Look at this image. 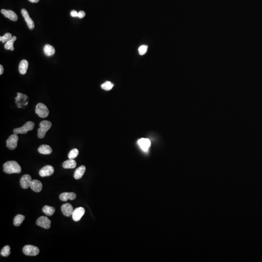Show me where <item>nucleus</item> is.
Instances as JSON below:
<instances>
[{"label":"nucleus","instance_id":"nucleus-1","mask_svg":"<svg viewBox=\"0 0 262 262\" xmlns=\"http://www.w3.org/2000/svg\"><path fill=\"white\" fill-rule=\"evenodd\" d=\"M3 170L7 174L19 173L22 171V169L17 162L10 161L4 164Z\"/></svg>","mask_w":262,"mask_h":262},{"label":"nucleus","instance_id":"nucleus-2","mask_svg":"<svg viewBox=\"0 0 262 262\" xmlns=\"http://www.w3.org/2000/svg\"><path fill=\"white\" fill-rule=\"evenodd\" d=\"M40 128L38 129V136L40 138H43L48 131L52 127V123L48 121H43L40 123Z\"/></svg>","mask_w":262,"mask_h":262},{"label":"nucleus","instance_id":"nucleus-3","mask_svg":"<svg viewBox=\"0 0 262 262\" xmlns=\"http://www.w3.org/2000/svg\"><path fill=\"white\" fill-rule=\"evenodd\" d=\"M35 123L32 121H28L24 125L19 128H16L13 130L15 134H25L29 131H32L34 129Z\"/></svg>","mask_w":262,"mask_h":262},{"label":"nucleus","instance_id":"nucleus-4","mask_svg":"<svg viewBox=\"0 0 262 262\" xmlns=\"http://www.w3.org/2000/svg\"><path fill=\"white\" fill-rule=\"evenodd\" d=\"M36 114L41 118L47 117L49 114V111L47 107L42 103H38L36 106Z\"/></svg>","mask_w":262,"mask_h":262},{"label":"nucleus","instance_id":"nucleus-5","mask_svg":"<svg viewBox=\"0 0 262 262\" xmlns=\"http://www.w3.org/2000/svg\"><path fill=\"white\" fill-rule=\"evenodd\" d=\"M23 252L27 256H36L40 253V250L37 246L28 245L23 247Z\"/></svg>","mask_w":262,"mask_h":262},{"label":"nucleus","instance_id":"nucleus-6","mask_svg":"<svg viewBox=\"0 0 262 262\" xmlns=\"http://www.w3.org/2000/svg\"><path fill=\"white\" fill-rule=\"evenodd\" d=\"M19 137L17 134L10 135L6 141V146L10 150H13L17 148Z\"/></svg>","mask_w":262,"mask_h":262},{"label":"nucleus","instance_id":"nucleus-7","mask_svg":"<svg viewBox=\"0 0 262 262\" xmlns=\"http://www.w3.org/2000/svg\"><path fill=\"white\" fill-rule=\"evenodd\" d=\"M28 99V97L26 95L18 92L17 93V96L15 98L16 103L18 107L20 108L23 107V105L25 106L27 105L28 102L27 101V100Z\"/></svg>","mask_w":262,"mask_h":262},{"label":"nucleus","instance_id":"nucleus-8","mask_svg":"<svg viewBox=\"0 0 262 262\" xmlns=\"http://www.w3.org/2000/svg\"><path fill=\"white\" fill-rule=\"evenodd\" d=\"M51 221L47 217L42 216L37 220V224L41 227L48 229L51 227Z\"/></svg>","mask_w":262,"mask_h":262},{"label":"nucleus","instance_id":"nucleus-9","mask_svg":"<svg viewBox=\"0 0 262 262\" xmlns=\"http://www.w3.org/2000/svg\"><path fill=\"white\" fill-rule=\"evenodd\" d=\"M85 213V210L83 207H80L77 208L73 211L72 215V219L74 222H78L81 219Z\"/></svg>","mask_w":262,"mask_h":262},{"label":"nucleus","instance_id":"nucleus-10","mask_svg":"<svg viewBox=\"0 0 262 262\" xmlns=\"http://www.w3.org/2000/svg\"><path fill=\"white\" fill-rule=\"evenodd\" d=\"M22 14L23 17H24L25 22H26L28 27L30 30H33L35 28V24H34L33 20L30 18L28 12L25 9H23L22 10Z\"/></svg>","mask_w":262,"mask_h":262},{"label":"nucleus","instance_id":"nucleus-11","mask_svg":"<svg viewBox=\"0 0 262 262\" xmlns=\"http://www.w3.org/2000/svg\"><path fill=\"white\" fill-rule=\"evenodd\" d=\"M32 180L30 175L28 174L24 175L20 179V186L23 189H27L30 187Z\"/></svg>","mask_w":262,"mask_h":262},{"label":"nucleus","instance_id":"nucleus-12","mask_svg":"<svg viewBox=\"0 0 262 262\" xmlns=\"http://www.w3.org/2000/svg\"><path fill=\"white\" fill-rule=\"evenodd\" d=\"M54 173V169L53 166L50 165L46 166L40 170V176L41 177H46L52 175Z\"/></svg>","mask_w":262,"mask_h":262},{"label":"nucleus","instance_id":"nucleus-13","mask_svg":"<svg viewBox=\"0 0 262 262\" xmlns=\"http://www.w3.org/2000/svg\"><path fill=\"white\" fill-rule=\"evenodd\" d=\"M61 211L64 215L66 217H71L72 215L74 210L71 204L66 203L63 204L62 206H61Z\"/></svg>","mask_w":262,"mask_h":262},{"label":"nucleus","instance_id":"nucleus-14","mask_svg":"<svg viewBox=\"0 0 262 262\" xmlns=\"http://www.w3.org/2000/svg\"><path fill=\"white\" fill-rule=\"evenodd\" d=\"M2 14L4 15L5 17L8 18L14 22H16L18 19V16L14 11L10 10L2 9Z\"/></svg>","mask_w":262,"mask_h":262},{"label":"nucleus","instance_id":"nucleus-15","mask_svg":"<svg viewBox=\"0 0 262 262\" xmlns=\"http://www.w3.org/2000/svg\"><path fill=\"white\" fill-rule=\"evenodd\" d=\"M138 144L143 151L147 152L151 146V143L150 140L148 138H143L138 141Z\"/></svg>","mask_w":262,"mask_h":262},{"label":"nucleus","instance_id":"nucleus-16","mask_svg":"<svg viewBox=\"0 0 262 262\" xmlns=\"http://www.w3.org/2000/svg\"><path fill=\"white\" fill-rule=\"evenodd\" d=\"M30 187L32 190L36 192H40L42 190V184L37 180H33L30 183Z\"/></svg>","mask_w":262,"mask_h":262},{"label":"nucleus","instance_id":"nucleus-17","mask_svg":"<svg viewBox=\"0 0 262 262\" xmlns=\"http://www.w3.org/2000/svg\"><path fill=\"white\" fill-rule=\"evenodd\" d=\"M76 197L75 193L73 192H64L61 193L59 196L60 200L63 201H67L68 200H74Z\"/></svg>","mask_w":262,"mask_h":262},{"label":"nucleus","instance_id":"nucleus-18","mask_svg":"<svg viewBox=\"0 0 262 262\" xmlns=\"http://www.w3.org/2000/svg\"><path fill=\"white\" fill-rule=\"evenodd\" d=\"M28 62L26 60H22L20 61L19 63V73L21 74H25L26 73L27 71L28 68Z\"/></svg>","mask_w":262,"mask_h":262},{"label":"nucleus","instance_id":"nucleus-19","mask_svg":"<svg viewBox=\"0 0 262 262\" xmlns=\"http://www.w3.org/2000/svg\"><path fill=\"white\" fill-rule=\"evenodd\" d=\"M86 167L84 166H81L78 169H77L74 173V178L76 180L80 179L83 177L84 173H85Z\"/></svg>","mask_w":262,"mask_h":262},{"label":"nucleus","instance_id":"nucleus-20","mask_svg":"<svg viewBox=\"0 0 262 262\" xmlns=\"http://www.w3.org/2000/svg\"><path fill=\"white\" fill-rule=\"evenodd\" d=\"M38 151L41 154L50 155L52 153V149L49 145H42L38 148Z\"/></svg>","mask_w":262,"mask_h":262},{"label":"nucleus","instance_id":"nucleus-21","mask_svg":"<svg viewBox=\"0 0 262 262\" xmlns=\"http://www.w3.org/2000/svg\"><path fill=\"white\" fill-rule=\"evenodd\" d=\"M44 53L46 55L48 56H52L55 53V49L53 46L50 44H46L44 47Z\"/></svg>","mask_w":262,"mask_h":262},{"label":"nucleus","instance_id":"nucleus-22","mask_svg":"<svg viewBox=\"0 0 262 262\" xmlns=\"http://www.w3.org/2000/svg\"><path fill=\"white\" fill-rule=\"evenodd\" d=\"M76 166V162L73 159H70L66 161L63 164V167L64 169H74Z\"/></svg>","mask_w":262,"mask_h":262},{"label":"nucleus","instance_id":"nucleus-23","mask_svg":"<svg viewBox=\"0 0 262 262\" xmlns=\"http://www.w3.org/2000/svg\"><path fill=\"white\" fill-rule=\"evenodd\" d=\"M17 40V37L16 36H14L12 37L11 40H10L8 42L5 43V49L7 50H11L12 51L14 50V43L15 41Z\"/></svg>","mask_w":262,"mask_h":262},{"label":"nucleus","instance_id":"nucleus-24","mask_svg":"<svg viewBox=\"0 0 262 262\" xmlns=\"http://www.w3.org/2000/svg\"><path fill=\"white\" fill-rule=\"evenodd\" d=\"M55 208L54 207L48 206V205H45V206H44L43 209H42V211H43V213H44L45 214L49 215V216L53 215L54 213L55 212Z\"/></svg>","mask_w":262,"mask_h":262},{"label":"nucleus","instance_id":"nucleus-25","mask_svg":"<svg viewBox=\"0 0 262 262\" xmlns=\"http://www.w3.org/2000/svg\"><path fill=\"white\" fill-rule=\"evenodd\" d=\"M25 219V217L24 215H16V217H15L14 219V224L16 226H19L23 221Z\"/></svg>","mask_w":262,"mask_h":262},{"label":"nucleus","instance_id":"nucleus-26","mask_svg":"<svg viewBox=\"0 0 262 262\" xmlns=\"http://www.w3.org/2000/svg\"><path fill=\"white\" fill-rule=\"evenodd\" d=\"M10 254V247L8 245L5 246L1 251V255L4 257H7Z\"/></svg>","mask_w":262,"mask_h":262},{"label":"nucleus","instance_id":"nucleus-27","mask_svg":"<svg viewBox=\"0 0 262 262\" xmlns=\"http://www.w3.org/2000/svg\"><path fill=\"white\" fill-rule=\"evenodd\" d=\"M114 86L113 84L109 81H107L101 85L102 89L105 90L106 91H109L112 89L113 87Z\"/></svg>","mask_w":262,"mask_h":262},{"label":"nucleus","instance_id":"nucleus-28","mask_svg":"<svg viewBox=\"0 0 262 262\" xmlns=\"http://www.w3.org/2000/svg\"><path fill=\"white\" fill-rule=\"evenodd\" d=\"M12 37H12V35L10 33H7L4 36L0 37V40L2 43H6V42H8L10 40H11Z\"/></svg>","mask_w":262,"mask_h":262},{"label":"nucleus","instance_id":"nucleus-29","mask_svg":"<svg viewBox=\"0 0 262 262\" xmlns=\"http://www.w3.org/2000/svg\"><path fill=\"white\" fill-rule=\"evenodd\" d=\"M79 155V151L77 148H73L69 152L68 157L69 159H73L75 158Z\"/></svg>","mask_w":262,"mask_h":262},{"label":"nucleus","instance_id":"nucleus-30","mask_svg":"<svg viewBox=\"0 0 262 262\" xmlns=\"http://www.w3.org/2000/svg\"><path fill=\"white\" fill-rule=\"evenodd\" d=\"M148 46L147 45H142L138 48V52L140 55H144L147 51Z\"/></svg>","mask_w":262,"mask_h":262},{"label":"nucleus","instance_id":"nucleus-31","mask_svg":"<svg viewBox=\"0 0 262 262\" xmlns=\"http://www.w3.org/2000/svg\"><path fill=\"white\" fill-rule=\"evenodd\" d=\"M86 16V13L83 11H79L78 13V17L80 19H82Z\"/></svg>","mask_w":262,"mask_h":262},{"label":"nucleus","instance_id":"nucleus-32","mask_svg":"<svg viewBox=\"0 0 262 262\" xmlns=\"http://www.w3.org/2000/svg\"><path fill=\"white\" fill-rule=\"evenodd\" d=\"M71 16L72 17H74V18L78 17V12H77L75 10H72L71 12Z\"/></svg>","mask_w":262,"mask_h":262},{"label":"nucleus","instance_id":"nucleus-33","mask_svg":"<svg viewBox=\"0 0 262 262\" xmlns=\"http://www.w3.org/2000/svg\"><path fill=\"white\" fill-rule=\"evenodd\" d=\"M4 68H3V66L2 65H0V74L1 75H2L4 73Z\"/></svg>","mask_w":262,"mask_h":262},{"label":"nucleus","instance_id":"nucleus-34","mask_svg":"<svg viewBox=\"0 0 262 262\" xmlns=\"http://www.w3.org/2000/svg\"><path fill=\"white\" fill-rule=\"evenodd\" d=\"M28 1L32 3H37L40 1V0H28Z\"/></svg>","mask_w":262,"mask_h":262}]
</instances>
